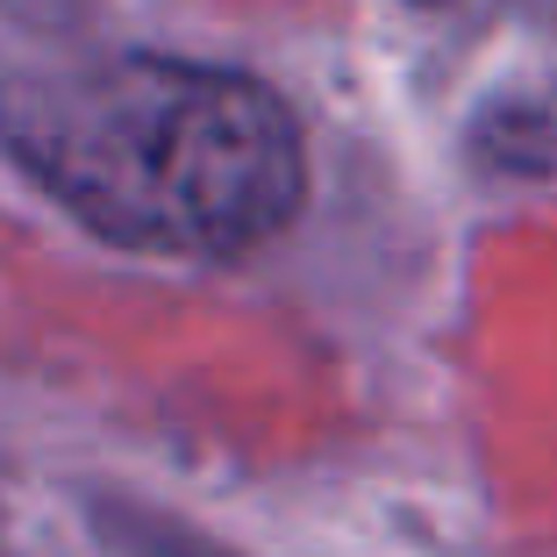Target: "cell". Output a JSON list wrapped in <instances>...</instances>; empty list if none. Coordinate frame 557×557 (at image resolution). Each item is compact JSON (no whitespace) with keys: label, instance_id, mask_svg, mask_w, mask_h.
<instances>
[{"label":"cell","instance_id":"cell-1","mask_svg":"<svg viewBox=\"0 0 557 557\" xmlns=\"http://www.w3.org/2000/svg\"><path fill=\"white\" fill-rule=\"evenodd\" d=\"M0 150L72 222L136 258H244L308 200V144L264 79L108 50L0 94Z\"/></svg>","mask_w":557,"mask_h":557},{"label":"cell","instance_id":"cell-2","mask_svg":"<svg viewBox=\"0 0 557 557\" xmlns=\"http://www.w3.org/2000/svg\"><path fill=\"white\" fill-rule=\"evenodd\" d=\"M479 144L493 150L500 172H557V79H536L522 94L486 100Z\"/></svg>","mask_w":557,"mask_h":557},{"label":"cell","instance_id":"cell-3","mask_svg":"<svg viewBox=\"0 0 557 557\" xmlns=\"http://www.w3.org/2000/svg\"><path fill=\"white\" fill-rule=\"evenodd\" d=\"M493 8H508V15H522V22H550L557 29V0H493Z\"/></svg>","mask_w":557,"mask_h":557}]
</instances>
